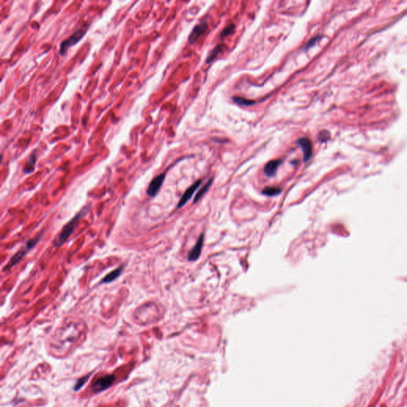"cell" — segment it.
Returning <instances> with one entry per match:
<instances>
[{
    "instance_id": "obj_1",
    "label": "cell",
    "mask_w": 407,
    "mask_h": 407,
    "mask_svg": "<svg viewBox=\"0 0 407 407\" xmlns=\"http://www.w3.org/2000/svg\"><path fill=\"white\" fill-rule=\"evenodd\" d=\"M89 209V207H85L82 210L80 211V212L72 219L71 221H69V222L64 227L59 236H57V240H56L55 246L57 247V248L62 246V245L69 240L70 236H71V235L73 234V232H74L75 228L77 227L79 221H81V219L85 217V215L88 213Z\"/></svg>"
},
{
    "instance_id": "obj_2",
    "label": "cell",
    "mask_w": 407,
    "mask_h": 407,
    "mask_svg": "<svg viewBox=\"0 0 407 407\" xmlns=\"http://www.w3.org/2000/svg\"><path fill=\"white\" fill-rule=\"evenodd\" d=\"M89 27V26L88 24L81 26L77 31H75L70 37H68L67 39L61 41V44H60V55H65V53H67L69 47H72L73 45L78 43L79 41H81L83 37L86 34Z\"/></svg>"
},
{
    "instance_id": "obj_3",
    "label": "cell",
    "mask_w": 407,
    "mask_h": 407,
    "mask_svg": "<svg viewBox=\"0 0 407 407\" xmlns=\"http://www.w3.org/2000/svg\"><path fill=\"white\" fill-rule=\"evenodd\" d=\"M165 178V173H160L150 181L146 189V194L149 197H155L157 193H159L160 189L163 185Z\"/></svg>"
},
{
    "instance_id": "obj_4",
    "label": "cell",
    "mask_w": 407,
    "mask_h": 407,
    "mask_svg": "<svg viewBox=\"0 0 407 407\" xmlns=\"http://www.w3.org/2000/svg\"><path fill=\"white\" fill-rule=\"evenodd\" d=\"M115 380H116V377L113 375L103 376V377L99 378L98 380L93 383L92 388L95 392H103L110 388L111 386L114 384Z\"/></svg>"
},
{
    "instance_id": "obj_5",
    "label": "cell",
    "mask_w": 407,
    "mask_h": 407,
    "mask_svg": "<svg viewBox=\"0 0 407 407\" xmlns=\"http://www.w3.org/2000/svg\"><path fill=\"white\" fill-rule=\"evenodd\" d=\"M297 143L299 146H301L303 151V159L304 161H309L311 157L313 155V148H312V143H311L310 140L307 138H299L297 141Z\"/></svg>"
},
{
    "instance_id": "obj_6",
    "label": "cell",
    "mask_w": 407,
    "mask_h": 407,
    "mask_svg": "<svg viewBox=\"0 0 407 407\" xmlns=\"http://www.w3.org/2000/svg\"><path fill=\"white\" fill-rule=\"evenodd\" d=\"M207 28H208V24L205 22H201L195 26L189 35V43L193 44L195 41H197L203 34H205Z\"/></svg>"
},
{
    "instance_id": "obj_7",
    "label": "cell",
    "mask_w": 407,
    "mask_h": 407,
    "mask_svg": "<svg viewBox=\"0 0 407 407\" xmlns=\"http://www.w3.org/2000/svg\"><path fill=\"white\" fill-rule=\"evenodd\" d=\"M204 239H205V235L201 234V236H199L197 244H195V246L193 247V249L189 252V255H188V260L189 261H196V260H198L201 254L203 245H204Z\"/></svg>"
},
{
    "instance_id": "obj_8",
    "label": "cell",
    "mask_w": 407,
    "mask_h": 407,
    "mask_svg": "<svg viewBox=\"0 0 407 407\" xmlns=\"http://www.w3.org/2000/svg\"><path fill=\"white\" fill-rule=\"evenodd\" d=\"M201 181H197V182H195L194 184H193L189 188L186 189L184 194L182 195L181 198L180 199L179 202L177 204V209H181V208H182V207L189 201V199L193 197L195 191L197 190V188H198L199 185H201Z\"/></svg>"
},
{
    "instance_id": "obj_9",
    "label": "cell",
    "mask_w": 407,
    "mask_h": 407,
    "mask_svg": "<svg viewBox=\"0 0 407 407\" xmlns=\"http://www.w3.org/2000/svg\"><path fill=\"white\" fill-rule=\"evenodd\" d=\"M29 249L28 248H26V246L24 247L23 248H22L21 250L18 251L17 253H16L14 256H13L11 259H10V261L8 262V264H6V268H4V271H6V270H10L13 267L16 265V264H18L22 259L24 258V256H26V253L29 252Z\"/></svg>"
},
{
    "instance_id": "obj_10",
    "label": "cell",
    "mask_w": 407,
    "mask_h": 407,
    "mask_svg": "<svg viewBox=\"0 0 407 407\" xmlns=\"http://www.w3.org/2000/svg\"><path fill=\"white\" fill-rule=\"evenodd\" d=\"M282 163V160H272L270 161L264 167V171L266 175L269 177H274L277 169Z\"/></svg>"
},
{
    "instance_id": "obj_11",
    "label": "cell",
    "mask_w": 407,
    "mask_h": 407,
    "mask_svg": "<svg viewBox=\"0 0 407 407\" xmlns=\"http://www.w3.org/2000/svg\"><path fill=\"white\" fill-rule=\"evenodd\" d=\"M37 159V153H36L35 151L30 153V156L28 157L27 160H26V164L24 165L23 169H22L23 173H26V174H30V173H33L34 171V169H35Z\"/></svg>"
},
{
    "instance_id": "obj_12",
    "label": "cell",
    "mask_w": 407,
    "mask_h": 407,
    "mask_svg": "<svg viewBox=\"0 0 407 407\" xmlns=\"http://www.w3.org/2000/svg\"><path fill=\"white\" fill-rule=\"evenodd\" d=\"M124 266H120L118 268H116L114 271H112L110 273H108V274L103 278L102 281H101V283H111L112 281L117 279V278L121 275V273H123V271H124Z\"/></svg>"
},
{
    "instance_id": "obj_13",
    "label": "cell",
    "mask_w": 407,
    "mask_h": 407,
    "mask_svg": "<svg viewBox=\"0 0 407 407\" xmlns=\"http://www.w3.org/2000/svg\"><path fill=\"white\" fill-rule=\"evenodd\" d=\"M224 48H225V46H224V45H217V46L209 53V56L207 57L206 63L209 64L211 63L212 61H214V60L216 59V57L218 56L219 53H221V52L224 50Z\"/></svg>"
},
{
    "instance_id": "obj_14",
    "label": "cell",
    "mask_w": 407,
    "mask_h": 407,
    "mask_svg": "<svg viewBox=\"0 0 407 407\" xmlns=\"http://www.w3.org/2000/svg\"><path fill=\"white\" fill-rule=\"evenodd\" d=\"M281 193V189L278 187H266L262 193L268 197H275Z\"/></svg>"
},
{
    "instance_id": "obj_15",
    "label": "cell",
    "mask_w": 407,
    "mask_h": 407,
    "mask_svg": "<svg viewBox=\"0 0 407 407\" xmlns=\"http://www.w3.org/2000/svg\"><path fill=\"white\" fill-rule=\"evenodd\" d=\"M213 178L209 180V181H208V182H207V183L205 184V185H204L202 188H201V190L199 191L197 194L195 196L194 201H193V202L197 203V201H198L199 200H200V199H201V197H202L205 194V193H206L207 191H208V189H209V187H210L212 183H213Z\"/></svg>"
},
{
    "instance_id": "obj_16",
    "label": "cell",
    "mask_w": 407,
    "mask_h": 407,
    "mask_svg": "<svg viewBox=\"0 0 407 407\" xmlns=\"http://www.w3.org/2000/svg\"><path fill=\"white\" fill-rule=\"evenodd\" d=\"M233 101L237 105L241 106H251L255 104V101H250L248 99L243 98V97H233Z\"/></svg>"
},
{
    "instance_id": "obj_17",
    "label": "cell",
    "mask_w": 407,
    "mask_h": 407,
    "mask_svg": "<svg viewBox=\"0 0 407 407\" xmlns=\"http://www.w3.org/2000/svg\"><path fill=\"white\" fill-rule=\"evenodd\" d=\"M235 28L236 27H235V25H233V24H230V25L227 26L226 27L224 28V30H223L222 33H221V38H224V37L231 35V34L235 31Z\"/></svg>"
},
{
    "instance_id": "obj_18",
    "label": "cell",
    "mask_w": 407,
    "mask_h": 407,
    "mask_svg": "<svg viewBox=\"0 0 407 407\" xmlns=\"http://www.w3.org/2000/svg\"><path fill=\"white\" fill-rule=\"evenodd\" d=\"M89 379V376H85V377L81 378V380H79L78 382H77V384L75 386V391H77V390L80 389V388L82 387L84 384L86 383L87 380Z\"/></svg>"
},
{
    "instance_id": "obj_19",
    "label": "cell",
    "mask_w": 407,
    "mask_h": 407,
    "mask_svg": "<svg viewBox=\"0 0 407 407\" xmlns=\"http://www.w3.org/2000/svg\"><path fill=\"white\" fill-rule=\"evenodd\" d=\"M319 37H320V36H317V37L312 38V39H311L310 41H309V42L306 44L305 49H309V48L312 47V46H313L315 44L317 43V41L319 40Z\"/></svg>"
}]
</instances>
